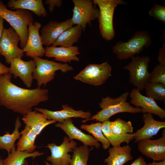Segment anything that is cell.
Segmentation results:
<instances>
[{
    "label": "cell",
    "mask_w": 165,
    "mask_h": 165,
    "mask_svg": "<svg viewBox=\"0 0 165 165\" xmlns=\"http://www.w3.org/2000/svg\"><path fill=\"white\" fill-rule=\"evenodd\" d=\"M12 76L9 73L0 76V106L23 116L49 99L48 89L20 87L12 82Z\"/></svg>",
    "instance_id": "1"
},
{
    "label": "cell",
    "mask_w": 165,
    "mask_h": 165,
    "mask_svg": "<svg viewBox=\"0 0 165 165\" xmlns=\"http://www.w3.org/2000/svg\"><path fill=\"white\" fill-rule=\"evenodd\" d=\"M129 93H123L115 98L107 96L102 98L99 105L101 110L87 119H84L82 122L94 120L103 122L109 120L112 116L120 113L128 112L135 114L141 112V108L134 107L127 101Z\"/></svg>",
    "instance_id": "2"
},
{
    "label": "cell",
    "mask_w": 165,
    "mask_h": 165,
    "mask_svg": "<svg viewBox=\"0 0 165 165\" xmlns=\"http://www.w3.org/2000/svg\"><path fill=\"white\" fill-rule=\"evenodd\" d=\"M0 16L6 20L19 35L20 46L23 49L26 43L28 34V26L34 22L33 14L28 10L16 9L14 11L7 9L0 0Z\"/></svg>",
    "instance_id": "3"
},
{
    "label": "cell",
    "mask_w": 165,
    "mask_h": 165,
    "mask_svg": "<svg viewBox=\"0 0 165 165\" xmlns=\"http://www.w3.org/2000/svg\"><path fill=\"white\" fill-rule=\"evenodd\" d=\"M152 43L151 36L147 31H136L127 42L119 41L112 47L113 53L119 60L131 58L142 52Z\"/></svg>",
    "instance_id": "4"
},
{
    "label": "cell",
    "mask_w": 165,
    "mask_h": 165,
    "mask_svg": "<svg viewBox=\"0 0 165 165\" xmlns=\"http://www.w3.org/2000/svg\"><path fill=\"white\" fill-rule=\"evenodd\" d=\"M93 3L98 6L100 11L98 17L100 33L107 41L114 38L115 33L113 24V17L116 7L126 4L122 0H94Z\"/></svg>",
    "instance_id": "5"
},
{
    "label": "cell",
    "mask_w": 165,
    "mask_h": 165,
    "mask_svg": "<svg viewBox=\"0 0 165 165\" xmlns=\"http://www.w3.org/2000/svg\"><path fill=\"white\" fill-rule=\"evenodd\" d=\"M33 59L36 66L33 73V77L37 81L38 87L43 85L46 86L53 80L57 71L66 73L74 69L72 66L66 63H58L38 57H34Z\"/></svg>",
    "instance_id": "6"
},
{
    "label": "cell",
    "mask_w": 165,
    "mask_h": 165,
    "mask_svg": "<svg viewBox=\"0 0 165 165\" xmlns=\"http://www.w3.org/2000/svg\"><path fill=\"white\" fill-rule=\"evenodd\" d=\"M131 58V61L123 68L129 71V82L141 91L145 89L150 79V73L148 69L151 59L148 56L138 55Z\"/></svg>",
    "instance_id": "7"
},
{
    "label": "cell",
    "mask_w": 165,
    "mask_h": 165,
    "mask_svg": "<svg viewBox=\"0 0 165 165\" xmlns=\"http://www.w3.org/2000/svg\"><path fill=\"white\" fill-rule=\"evenodd\" d=\"M112 68L107 61L101 64H90L87 65L74 79L94 86L101 85L111 75Z\"/></svg>",
    "instance_id": "8"
},
{
    "label": "cell",
    "mask_w": 165,
    "mask_h": 165,
    "mask_svg": "<svg viewBox=\"0 0 165 165\" xmlns=\"http://www.w3.org/2000/svg\"><path fill=\"white\" fill-rule=\"evenodd\" d=\"M74 7L71 18L74 25L81 26L85 31L87 25H91V22L98 19L100 15L99 9L93 6L91 0H73Z\"/></svg>",
    "instance_id": "9"
},
{
    "label": "cell",
    "mask_w": 165,
    "mask_h": 165,
    "mask_svg": "<svg viewBox=\"0 0 165 165\" xmlns=\"http://www.w3.org/2000/svg\"><path fill=\"white\" fill-rule=\"evenodd\" d=\"M20 37L12 27L4 28L0 39V55L4 57L6 62L10 64L12 60L24 56V52L18 46Z\"/></svg>",
    "instance_id": "10"
},
{
    "label": "cell",
    "mask_w": 165,
    "mask_h": 165,
    "mask_svg": "<svg viewBox=\"0 0 165 165\" xmlns=\"http://www.w3.org/2000/svg\"><path fill=\"white\" fill-rule=\"evenodd\" d=\"M45 147L49 148L51 153L50 156L46 158L47 161L53 165H69L72 156L69 153L73 152L77 144L74 140L70 141L66 136L60 145L52 143Z\"/></svg>",
    "instance_id": "11"
},
{
    "label": "cell",
    "mask_w": 165,
    "mask_h": 165,
    "mask_svg": "<svg viewBox=\"0 0 165 165\" xmlns=\"http://www.w3.org/2000/svg\"><path fill=\"white\" fill-rule=\"evenodd\" d=\"M138 143V150L144 156L153 161L165 160V129L163 130L160 138L155 140H144Z\"/></svg>",
    "instance_id": "12"
},
{
    "label": "cell",
    "mask_w": 165,
    "mask_h": 165,
    "mask_svg": "<svg viewBox=\"0 0 165 165\" xmlns=\"http://www.w3.org/2000/svg\"><path fill=\"white\" fill-rule=\"evenodd\" d=\"M41 23L35 21L28 26V34L26 45L22 49L26 55L31 58L42 57L45 55V48L43 46L39 30L41 27Z\"/></svg>",
    "instance_id": "13"
},
{
    "label": "cell",
    "mask_w": 165,
    "mask_h": 165,
    "mask_svg": "<svg viewBox=\"0 0 165 165\" xmlns=\"http://www.w3.org/2000/svg\"><path fill=\"white\" fill-rule=\"evenodd\" d=\"M74 25L71 18L59 22L51 20L42 26L40 35L43 45L52 46L61 35Z\"/></svg>",
    "instance_id": "14"
},
{
    "label": "cell",
    "mask_w": 165,
    "mask_h": 165,
    "mask_svg": "<svg viewBox=\"0 0 165 165\" xmlns=\"http://www.w3.org/2000/svg\"><path fill=\"white\" fill-rule=\"evenodd\" d=\"M129 95L131 98L130 104L141 108L143 113H149L157 116L161 119H165V110L152 98L142 95L136 88L132 89Z\"/></svg>",
    "instance_id": "15"
},
{
    "label": "cell",
    "mask_w": 165,
    "mask_h": 165,
    "mask_svg": "<svg viewBox=\"0 0 165 165\" xmlns=\"http://www.w3.org/2000/svg\"><path fill=\"white\" fill-rule=\"evenodd\" d=\"M10 64L9 73L15 78H19L27 87L30 88L33 79V73L36 66L34 60L24 61L21 58H17L12 60Z\"/></svg>",
    "instance_id": "16"
},
{
    "label": "cell",
    "mask_w": 165,
    "mask_h": 165,
    "mask_svg": "<svg viewBox=\"0 0 165 165\" xmlns=\"http://www.w3.org/2000/svg\"><path fill=\"white\" fill-rule=\"evenodd\" d=\"M55 126L65 132L70 141L76 139L87 146L94 147L97 149L100 147V144L92 136L85 134L77 128L71 118L65 119L61 123H58Z\"/></svg>",
    "instance_id": "17"
},
{
    "label": "cell",
    "mask_w": 165,
    "mask_h": 165,
    "mask_svg": "<svg viewBox=\"0 0 165 165\" xmlns=\"http://www.w3.org/2000/svg\"><path fill=\"white\" fill-rule=\"evenodd\" d=\"M62 107V110L58 111H52L37 107L34 109L35 111L44 114L48 119L54 120L58 123H61L65 119L72 118H80L87 119L91 117V114L89 111L76 110L67 105H63Z\"/></svg>",
    "instance_id": "18"
},
{
    "label": "cell",
    "mask_w": 165,
    "mask_h": 165,
    "mask_svg": "<svg viewBox=\"0 0 165 165\" xmlns=\"http://www.w3.org/2000/svg\"><path fill=\"white\" fill-rule=\"evenodd\" d=\"M142 117L144 125L134 133V139L135 140V143L151 138L157 134L161 129L165 127V122L155 120L152 114L144 113Z\"/></svg>",
    "instance_id": "19"
},
{
    "label": "cell",
    "mask_w": 165,
    "mask_h": 165,
    "mask_svg": "<svg viewBox=\"0 0 165 165\" xmlns=\"http://www.w3.org/2000/svg\"><path fill=\"white\" fill-rule=\"evenodd\" d=\"M45 55L49 58H54V60L67 64L72 61H80L77 55L80 54L79 47L72 46L70 47H46L45 48Z\"/></svg>",
    "instance_id": "20"
},
{
    "label": "cell",
    "mask_w": 165,
    "mask_h": 165,
    "mask_svg": "<svg viewBox=\"0 0 165 165\" xmlns=\"http://www.w3.org/2000/svg\"><path fill=\"white\" fill-rule=\"evenodd\" d=\"M22 120L38 136L47 126L55 123L56 121L49 120L44 114L36 111H31L23 116Z\"/></svg>",
    "instance_id": "21"
},
{
    "label": "cell",
    "mask_w": 165,
    "mask_h": 165,
    "mask_svg": "<svg viewBox=\"0 0 165 165\" xmlns=\"http://www.w3.org/2000/svg\"><path fill=\"white\" fill-rule=\"evenodd\" d=\"M109 156L104 160L106 165H123L131 160V147L128 145L109 148Z\"/></svg>",
    "instance_id": "22"
},
{
    "label": "cell",
    "mask_w": 165,
    "mask_h": 165,
    "mask_svg": "<svg viewBox=\"0 0 165 165\" xmlns=\"http://www.w3.org/2000/svg\"><path fill=\"white\" fill-rule=\"evenodd\" d=\"M7 6L12 9H20L31 11L40 17L47 15L42 0H10Z\"/></svg>",
    "instance_id": "23"
},
{
    "label": "cell",
    "mask_w": 165,
    "mask_h": 165,
    "mask_svg": "<svg viewBox=\"0 0 165 165\" xmlns=\"http://www.w3.org/2000/svg\"><path fill=\"white\" fill-rule=\"evenodd\" d=\"M82 31V29L81 26L78 25L72 26L64 31L51 46H72L80 39Z\"/></svg>",
    "instance_id": "24"
},
{
    "label": "cell",
    "mask_w": 165,
    "mask_h": 165,
    "mask_svg": "<svg viewBox=\"0 0 165 165\" xmlns=\"http://www.w3.org/2000/svg\"><path fill=\"white\" fill-rule=\"evenodd\" d=\"M20 132L21 135L16 144V150L20 152L27 151L29 153L35 151L37 147L35 142L38 135L26 125Z\"/></svg>",
    "instance_id": "25"
},
{
    "label": "cell",
    "mask_w": 165,
    "mask_h": 165,
    "mask_svg": "<svg viewBox=\"0 0 165 165\" xmlns=\"http://www.w3.org/2000/svg\"><path fill=\"white\" fill-rule=\"evenodd\" d=\"M110 122L109 120H108L102 122L101 130L104 135L112 147L120 146L121 144L123 142L128 144L134 139V133L122 135H117L114 134L110 127Z\"/></svg>",
    "instance_id": "26"
},
{
    "label": "cell",
    "mask_w": 165,
    "mask_h": 165,
    "mask_svg": "<svg viewBox=\"0 0 165 165\" xmlns=\"http://www.w3.org/2000/svg\"><path fill=\"white\" fill-rule=\"evenodd\" d=\"M44 154L43 152L38 151H35L32 153L27 151H17L16 150L15 145L11 151L8 153L7 156L3 160V162L5 165H23L27 158L30 157L35 158L42 156Z\"/></svg>",
    "instance_id": "27"
},
{
    "label": "cell",
    "mask_w": 165,
    "mask_h": 165,
    "mask_svg": "<svg viewBox=\"0 0 165 165\" xmlns=\"http://www.w3.org/2000/svg\"><path fill=\"white\" fill-rule=\"evenodd\" d=\"M14 126V130L11 134L7 131L4 135H0V149L5 150L8 153L11 151L16 145L15 142L20 136L19 129L21 127V124L19 117L16 119Z\"/></svg>",
    "instance_id": "28"
},
{
    "label": "cell",
    "mask_w": 165,
    "mask_h": 165,
    "mask_svg": "<svg viewBox=\"0 0 165 165\" xmlns=\"http://www.w3.org/2000/svg\"><path fill=\"white\" fill-rule=\"evenodd\" d=\"M101 125V123L98 122L90 124H82L80 127L91 134L97 141L101 142L103 149L106 150L109 147L111 144L102 132Z\"/></svg>",
    "instance_id": "29"
},
{
    "label": "cell",
    "mask_w": 165,
    "mask_h": 165,
    "mask_svg": "<svg viewBox=\"0 0 165 165\" xmlns=\"http://www.w3.org/2000/svg\"><path fill=\"white\" fill-rule=\"evenodd\" d=\"M145 89L146 96L155 101H165V85L162 83L148 82Z\"/></svg>",
    "instance_id": "30"
},
{
    "label": "cell",
    "mask_w": 165,
    "mask_h": 165,
    "mask_svg": "<svg viewBox=\"0 0 165 165\" xmlns=\"http://www.w3.org/2000/svg\"><path fill=\"white\" fill-rule=\"evenodd\" d=\"M91 149L84 145L77 147L74 150L69 165H87Z\"/></svg>",
    "instance_id": "31"
},
{
    "label": "cell",
    "mask_w": 165,
    "mask_h": 165,
    "mask_svg": "<svg viewBox=\"0 0 165 165\" xmlns=\"http://www.w3.org/2000/svg\"><path fill=\"white\" fill-rule=\"evenodd\" d=\"M110 127L112 132L117 135L132 134L133 132L134 128L131 121H126L119 118L111 121Z\"/></svg>",
    "instance_id": "32"
},
{
    "label": "cell",
    "mask_w": 165,
    "mask_h": 165,
    "mask_svg": "<svg viewBox=\"0 0 165 165\" xmlns=\"http://www.w3.org/2000/svg\"><path fill=\"white\" fill-rule=\"evenodd\" d=\"M149 82L165 85V65L159 64L155 66L150 73Z\"/></svg>",
    "instance_id": "33"
},
{
    "label": "cell",
    "mask_w": 165,
    "mask_h": 165,
    "mask_svg": "<svg viewBox=\"0 0 165 165\" xmlns=\"http://www.w3.org/2000/svg\"><path fill=\"white\" fill-rule=\"evenodd\" d=\"M149 16L165 23V6L155 4L148 12Z\"/></svg>",
    "instance_id": "34"
},
{
    "label": "cell",
    "mask_w": 165,
    "mask_h": 165,
    "mask_svg": "<svg viewBox=\"0 0 165 165\" xmlns=\"http://www.w3.org/2000/svg\"><path fill=\"white\" fill-rule=\"evenodd\" d=\"M44 3L48 5L50 12H53L55 7L60 8L61 6L62 1L61 0H46L44 2Z\"/></svg>",
    "instance_id": "35"
},
{
    "label": "cell",
    "mask_w": 165,
    "mask_h": 165,
    "mask_svg": "<svg viewBox=\"0 0 165 165\" xmlns=\"http://www.w3.org/2000/svg\"><path fill=\"white\" fill-rule=\"evenodd\" d=\"M157 61L159 64L165 65V43L164 42L159 50Z\"/></svg>",
    "instance_id": "36"
},
{
    "label": "cell",
    "mask_w": 165,
    "mask_h": 165,
    "mask_svg": "<svg viewBox=\"0 0 165 165\" xmlns=\"http://www.w3.org/2000/svg\"><path fill=\"white\" fill-rule=\"evenodd\" d=\"M130 165H147V163L142 157L140 156L134 160Z\"/></svg>",
    "instance_id": "37"
},
{
    "label": "cell",
    "mask_w": 165,
    "mask_h": 165,
    "mask_svg": "<svg viewBox=\"0 0 165 165\" xmlns=\"http://www.w3.org/2000/svg\"><path fill=\"white\" fill-rule=\"evenodd\" d=\"M9 73V69L0 61V76Z\"/></svg>",
    "instance_id": "38"
},
{
    "label": "cell",
    "mask_w": 165,
    "mask_h": 165,
    "mask_svg": "<svg viewBox=\"0 0 165 165\" xmlns=\"http://www.w3.org/2000/svg\"><path fill=\"white\" fill-rule=\"evenodd\" d=\"M4 20L0 16V39L2 36L4 29L3 24Z\"/></svg>",
    "instance_id": "39"
},
{
    "label": "cell",
    "mask_w": 165,
    "mask_h": 165,
    "mask_svg": "<svg viewBox=\"0 0 165 165\" xmlns=\"http://www.w3.org/2000/svg\"><path fill=\"white\" fill-rule=\"evenodd\" d=\"M147 165H165V160L160 161H153L147 163Z\"/></svg>",
    "instance_id": "40"
},
{
    "label": "cell",
    "mask_w": 165,
    "mask_h": 165,
    "mask_svg": "<svg viewBox=\"0 0 165 165\" xmlns=\"http://www.w3.org/2000/svg\"><path fill=\"white\" fill-rule=\"evenodd\" d=\"M0 165H5L3 162V159L2 158L1 156H0Z\"/></svg>",
    "instance_id": "41"
},
{
    "label": "cell",
    "mask_w": 165,
    "mask_h": 165,
    "mask_svg": "<svg viewBox=\"0 0 165 165\" xmlns=\"http://www.w3.org/2000/svg\"><path fill=\"white\" fill-rule=\"evenodd\" d=\"M45 165H53L51 164H50V163H49L47 161H45Z\"/></svg>",
    "instance_id": "42"
},
{
    "label": "cell",
    "mask_w": 165,
    "mask_h": 165,
    "mask_svg": "<svg viewBox=\"0 0 165 165\" xmlns=\"http://www.w3.org/2000/svg\"><path fill=\"white\" fill-rule=\"evenodd\" d=\"M35 165H39V164H36ZM45 165L44 164V165Z\"/></svg>",
    "instance_id": "43"
}]
</instances>
